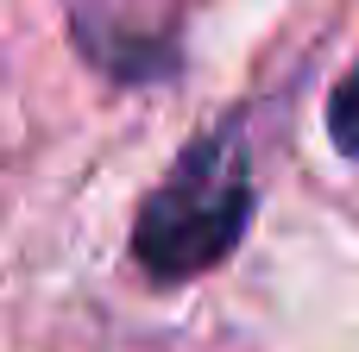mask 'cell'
Wrapping results in <instances>:
<instances>
[{
  "instance_id": "obj_1",
  "label": "cell",
  "mask_w": 359,
  "mask_h": 352,
  "mask_svg": "<svg viewBox=\"0 0 359 352\" xmlns=\"http://www.w3.org/2000/svg\"><path fill=\"white\" fill-rule=\"evenodd\" d=\"M252 220V157L240 126H208L145 195L133 220V258L158 283L215 271Z\"/></svg>"
},
{
  "instance_id": "obj_3",
  "label": "cell",
  "mask_w": 359,
  "mask_h": 352,
  "mask_svg": "<svg viewBox=\"0 0 359 352\" xmlns=\"http://www.w3.org/2000/svg\"><path fill=\"white\" fill-rule=\"evenodd\" d=\"M328 139L347 157H359V63H353V76L334 88V101H328Z\"/></svg>"
},
{
  "instance_id": "obj_2",
  "label": "cell",
  "mask_w": 359,
  "mask_h": 352,
  "mask_svg": "<svg viewBox=\"0 0 359 352\" xmlns=\"http://www.w3.org/2000/svg\"><path fill=\"white\" fill-rule=\"evenodd\" d=\"M69 31L114 82H158L177 69V0H69Z\"/></svg>"
}]
</instances>
